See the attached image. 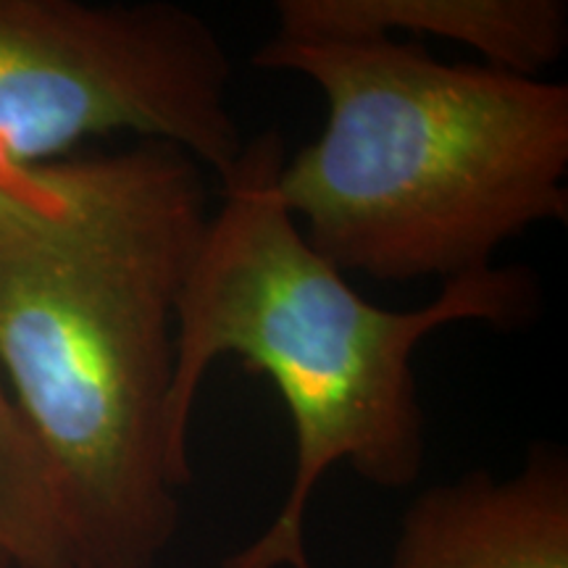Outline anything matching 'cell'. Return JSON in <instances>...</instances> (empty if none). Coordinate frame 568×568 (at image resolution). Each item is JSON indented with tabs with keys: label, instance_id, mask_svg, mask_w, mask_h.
I'll list each match as a JSON object with an SVG mask.
<instances>
[{
	"label": "cell",
	"instance_id": "6da1fadb",
	"mask_svg": "<svg viewBox=\"0 0 568 568\" xmlns=\"http://www.w3.org/2000/svg\"><path fill=\"white\" fill-rule=\"evenodd\" d=\"M211 222L163 142L0 169V374L51 464L77 568H153L193 468L169 443L176 308Z\"/></svg>",
	"mask_w": 568,
	"mask_h": 568
},
{
	"label": "cell",
	"instance_id": "7a4b0ae2",
	"mask_svg": "<svg viewBox=\"0 0 568 568\" xmlns=\"http://www.w3.org/2000/svg\"><path fill=\"white\" fill-rule=\"evenodd\" d=\"M287 159L276 132L245 142L222 180V209L184 282L176 308V368L169 443L190 464V418L211 364L234 355L266 376L295 429V474L280 514L222 568H314L305 518L316 485L347 464L385 489L414 485L424 466V414L414 355L432 332L479 322L518 329L539 305L535 274L489 266L443 282L414 311L361 297L345 274L305 240L284 209Z\"/></svg>",
	"mask_w": 568,
	"mask_h": 568
},
{
	"label": "cell",
	"instance_id": "3957f363",
	"mask_svg": "<svg viewBox=\"0 0 568 568\" xmlns=\"http://www.w3.org/2000/svg\"><path fill=\"white\" fill-rule=\"evenodd\" d=\"M322 92V132L280 172L284 209L343 274L458 280L568 219V84L443 63L422 42H295L253 53Z\"/></svg>",
	"mask_w": 568,
	"mask_h": 568
},
{
	"label": "cell",
	"instance_id": "277c9868",
	"mask_svg": "<svg viewBox=\"0 0 568 568\" xmlns=\"http://www.w3.org/2000/svg\"><path fill=\"white\" fill-rule=\"evenodd\" d=\"M230 90L222 38L184 6L0 0V169L130 132L224 180L247 142Z\"/></svg>",
	"mask_w": 568,
	"mask_h": 568
},
{
	"label": "cell",
	"instance_id": "5b68a950",
	"mask_svg": "<svg viewBox=\"0 0 568 568\" xmlns=\"http://www.w3.org/2000/svg\"><path fill=\"white\" fill-rule=\"evenodd\" d=\"M389 568H568V460L539 445L510 477L468 471L424 489Z\"/></svg>",
	"mask_w": 568,
	"mask_h": 568
},
{
	"label": "cell",
	"instance_id": "8992f818",
	"mask_svg": "<svg viewBox=\"0 0 568 568\" xmlns=\"http://www.w3.org/2000/svg\"><path fill=\"white\" fill-rule=\"evenodd\" d=\"M274 38L295 42L410 38L456 42L485 67L539 77L568 48L566 0H280Z\"/></svg>",
	"mask_w": 568,
	"mask_h": 568
},
{
	"label": "cell",
	"instance_id": "52a82bcc",
	"mask_svg": "<svg viewBox=\"0 0 568 568\" xmlns=\"http://www.w3.org/2000/svg\"><path fill=\"white\" fill-rule=\"evenodd\" d=\"M0 558L11 568H77L51 464L0 374Z\"/></svg>",
	"mask_w": 568,
	"mask_h": 568
},
{
	"label": "cell",
	"instance_id": "ba28073f",
	"mask_svg": "<svg viewBox=\"0 0 568 568\" xmlns=\"http://www.w3.org/2000/svg\"><path fill=\"white\" fill-rule=\"evenodd\" d=\"M0 568H11V566H9V564H6V560H3V558H0Z\"/></svg>",
	"mask_w": 568,
	"mask_h": 568
}]
</instances>
